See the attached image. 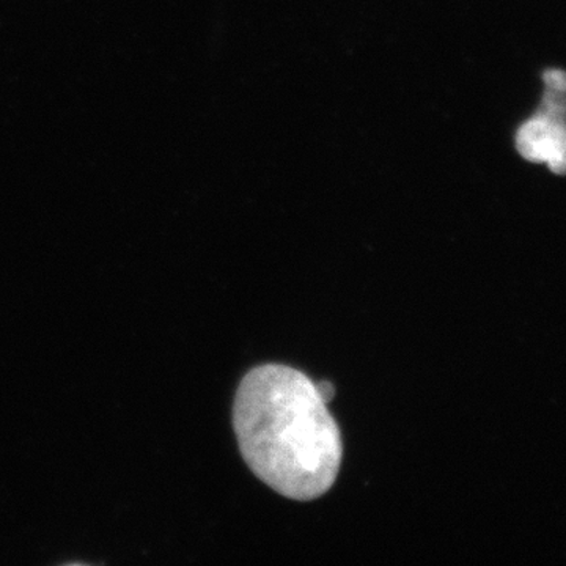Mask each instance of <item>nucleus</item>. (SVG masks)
I'll return each mask as SVG.
<instances>
[{
  "label": "nucleus",
  "instance_id": "1",
  "mask_svg": "<svg viewBox=\"0 0 566 566\" xmlns=\"http://www.w3.org/2000/svg\"><path fill=\"white\" fill-rule=\"evenodd\" d=\"M238 446L253 474L293 501H314L340 471V428L316 385L286 365L253 368L233 406Z\"/></svg>",
  "mask_w": 566,
  "mask_h": 566
},
{
  "label": "nucleus",
  "instance_id": "2",
  "mask_svg": "<svg viewBox=\"0 0 566 566\" xmlns=\"http://www.w3.org/2000/svg\"><path fill=\"white\" fill-rule=\"evenodd\" d=\"M545 92L535 114L520 126L516 150L528 163L545 164L564 177L566 167V76L553 69L543 74Z\"/></svg>",
  "mask_w": 566,
  "mask_h": 566
},
{
  "label": "nucleus",
  "instance_id": "3",
  "mask_svg": "<svg viewBox=\"0 0 566 566\" xmlns=\"http://www.w3.org/2000/svg\"><path fill=\"white\" fill-rule=\"evenodd\" d=\"M316 389H318L319 397L323 398L326 403H331L333 398L335 397V387L331 385L329 381H322L316 385Z\"/></svg>",
  "mask_w": 566,
  "mask_h": 566
}]
</instances>
